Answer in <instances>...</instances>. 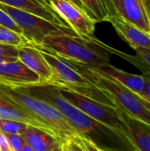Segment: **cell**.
<instances>
[{
  "label": "cell",
  "mask_w": 150,
  "mask_h": 151,
  "mask_svg": "<svg viewBox=\"0 0 150 151\" xmlns=\"http://www.w3.org/2000/svg\"><path fill=\"white\" fill-rule=\"evenodd\" d=\"M134 50L136 52V56H132L115 49L113 50V54L132 63L141 71L142 74H150V50L146 48H137L134 49Z\"/></svg>",
  "instance_id": "ac0fdd59"
},
{
  "label": "cell",
  "mask_w": 150,
  "mask_h": 151,
  "mask_svg": "<svg viewBox=\"0 0 150 151\" xmlns=\"http://www.w3.org/2000/svg\"><path fill=\"white\" fill-rule=\"evenodd\" d=\"M0 96L17 104L35 119L50 127L63 145L72 142L80 147L82 137L52 105L31 96L20 88H13L0 85Z\"/></svg>",
  "instance_id": "3957f363"
},
{
  "label": "cell",
  "mask_w": 150,
  "mask_h": 151,
  "mask_svg": "<svg viewBox=\"0 0 150 151\" xmlns=\"http://www.w3.org/2000/svg\"><path fill=\"white\" fill-rule=\"evenodd\" d=\"M39 76L20 60L0 63V85L13 88L41 85Z\"/></svg>",
  "instance_id": "9c48e42d"
},
{
  "label": "cell",
  "mask_w": 150,
  "mask_h": 151,
  "mask_svg": "<svg viewBox=\"0 0 150 151\" xmlns=\"http://www.w3.org/2000/svg\"><path fill=\"white\" fill-rule=\"evenodd\" d=\"M0 25L5 27L8 29H11L19 35H22L21 29L19 27V26L12 20V19L0 8Z\"/></svg>",
  "instance_id": "7402d4cb"
},
{
  "label": "cell",
  "mask_w": 150,
  "mask_h": 151,
  "mask_svg": "<svg viewBox=\"0 0 150 151\" xmlns=\"http://www.w3.org/2000/svg\"><path fill=\"white\" fill-rule=\"evenodd\" d=\"M7 148H10V147H9V143L6 139V136L4 134L0 132V149H7Z\"/></svg>",
  "instance_id": "f546056e"
},
{
  "label": "cell",
  "mask_w": 150,
  "mask_h": 151,
  "mask_svg": "<svg viewBox=\"0 0 150 151\" xmlns=\"http://www.w3.org/2000/svg\"><path fill=\"white\" fill-rule=\"evenodd\" d=\"M105 21L110 22L118 35L133 50L146 48L150 50V35L118 15H109Z\"/></svg>",
  "instance_id": "8fae6325"
},
{
  "label": "cell",
  "mask_w": 150,
  "mask_h": 151,
  "mask_svg": "<svg viewBox=\"0 0 150 151\" xmlns=\"http://www.w3.org/2000/svg\"><path fill=\"white\" fill-rule=\"evenodd\" d=\"M18 59L17 58H8V57H0V63L4 62H8V61H12Z\"/></svg>",
  "instance_id": "4dcf8cb0"
},
{
  "label": "cell",
  "mask_w": 150,
  "mask_h": 151,
  "mask_svg": "<svg viewBox=\"0 0 150 151\" xmlns=\"http://www.w3.org/2000/svg\"><path fill=\"white\" fill-rule=\"evenodd\" d=\"M83 5L92 14L96 22L105 21L109 16L102 0H80Z\"/></svg>",
  "instance_id": "d6986e66"
},
{
  "label": "cell",
  "mask_w": 150,
  "mask_h": 151,
  "mask_svg": "<svg viewBox=\"0 0 150 151\" xmlns=\"http://www.w3.org/2000/svg\"><path fill=\"white\" fill-rule=\"evenodd\" d=\"M21 136L25 143L34 151H51L63 146L57 137L52 134L32 126H28Z\"/></svg>",
  "instance_id": "e0dca14e"
},
{
  "label": "cell",
  "mask_w": 150,
  "mask_h": 151,
  "mask_svg": "<svg viewBox=\"0 0 150 151\" xmlns=\"http://www.w3.org/2000/svg\"><path fill=\"white\" fill-rule=\"evenodd\" d=\"M144 2V4H145V7H146V10L148 12V14L150 18V0H143Z\"/></svg>",
  "instance_id": "1f68e13d"
},
{
  "label": "cell",
  "mask_w": 150,
  "mask_h": 151,
  "mask_svg": "<svg viewBox=\"0 0 150 151\" xmlns=\"http://www.w3.org/2000/svg\"><path fill=\"white\" fill-rule=\"evenodd\" d=\"M18 59L39 76L41 85L50 83L52 78V71L42 52L36 47L30 43L20 46L19 48Z\"/></svg>",
  "instance_id": "4fadbf2b"
},
{
  "label": "cell",
  "mask_w": 150,
  "mask_h": 151,
  "mask_svg": "<svg viewBox=\"0 0 150 151\" xmlns=\"http://www.w3.org/2000/svg\"><path fill=\"white\" fill-rule=\"evenodd\" d=\"M0 42L7 43L15 46H23L27 45L29 42L24 38L22 35H19L11 29L6 28L4 26L0 25Z\"/></svg>",
  "instance_id": "ffe728a7"
},
{
  "label": "cell",
  "mask_w": 150,
  "mask_h": 151,
  "mask_svg": "<svg viewBox=\"0 0 150 151\" xmlns=\"http://www.w3.org/2000/svg\"><path fill=\"white\" fill-rule=\"evenodd\" d=\"M9 143V147L12 151H21L25 142L19 134H5Z\"/></svg>",
  "instance_id": "603a6c76"
},
{
  "label": "cell",
  "mask_w": 150,
  "mask_h": 151,
  "mask_svg": "<svg viewBox=\"0 0 150 151\" xmlns=\"http://www.w3.org/2000/svg\"><path fill=\"white\" fill-rule=\"evenodd\" d=\"M21 151H34L31 147H29L27 143H25L24 144V146H23V148H22V150Z\"/></svg>",
  "instance_id": "d6a6232c"
},
{
  "label": "cell",
  "mask_w": 150,
  "mask_h": 151,
  "mask_svg": "<svg viewBox=\"0 0 150 151\" xmlns=\"http://www.w3.org/2000/svg\"><path fill=\"white\" fill-rule=\"evenodd\" d=\"M19 48V46L0 42V57H8V58H18Z\"/></svg>",
  "instance_id": "cb8c5ba5"
},
{
  "label": "cell",
  "mask_w": 150,
  "mask_h": 151,
  "mask_svg": "<svg viewBox=\"0 0 150 151\" xmlns=\"http://www.w3.org/2000/svg\"><path fill=\"white\" fill-rule=\"evenodd\" d=\"M34 47L42 52L52 71V78L47 85L68 89L100 103L117 107L114 101L106 92L84 77L69 61L40 46Z\"/></svg>",
  "instance_id": "277c9868"
},
{
  "label": "cell",
  "mask_w": 150,
  "mask_h": 151,
  "mask_svg": "<svg viewBox=\"0 0 150 151\" xmlns=\"http://www.w3.org/2000/svg\"><path fill=\"white\" fill-rule=\"evenodd\" d=\"M0 119H6V120H14L19 121L28 126H32L34 127L41 128L46 132H49L57 137L56 134L47 126L43 125L37 119H35L33 116L28 114L23 108H21L17 104L13 103L10 99L0 96ZM59 140V138L57 137ZM60 141V140H59ZM61 142V141H60ZM62 143V142H61Z\"/></svg>",
  "instance_id": "9a60e30c"
},
{
  "label": "cell",
  "mask_w": 150,
  "mask_h": 151,
  "mask_svg": "<svg viewBox=\"0 0 150 151\" xmlns=\"http://www.w3.org/2000/svg\"><path fill=\"white\" fill-rule=\"evenodd\" d=\"M20 88L56 108L81 137L88 140L101 150L104 151H138L122 132L92 119L72 105L62 96L57 87L37 85Z\"/></svg>",
  "instance_id": "6da1fadb"
},
{
  "label": "cell",
  "mask_w": 150,
  "mask_h": 151,
  "mask_svg": "<svg viewBox=\"0 0 150 151\" xmlns=\"http://www.w3.org/2000/svg\"><path fill=\"white\" fill-rule=\"evenodd\" d=\"M80 148L83 151H104L103 150H101L100 148H98L97 146H95L94 143H92L88 140L83 138V137L81 139V142H80Z\"/></svg>",
  "instance_id": "484cf974"
},
{
  "label": "cell",
  "mask_w": 150,
  "mask_h": 151,
  "mask_svg": "<svg viewBox=\"0 0 150 151\" xmlns=\"http://www.w3.org/2000/svg\"><path fill=\"white\" fill-rule=\"evenodd\" d=\"M51 53L88 66H102L110 63L114 49L94 36L75 33H61L46 36L40 46Z\"/></svg>",
  "instance_id": "7a4b0ae2"
},
{
  "label": "cell",
  "mask_w": 150,
  "mask_h": 151,
  "mask_svg": "<svg viewBox=\"0 0 150 151\" xmlns=\"http://www.w3.org/2000/svg\"><path fill=\"white\" fill-rule=\"evenodd\" d=\"M92 71L103 77L114 80L137 95H141L144 89L145 80L143 75H137L120 70L111 64L102 66H89Z\"/></svg>",
  "instance_id": "5bb4252c"
},
{
  "label": "cell",
  "mask_w": 150,
  "mask_h": 151,
  "mask_svg": "<svg viewBox=\"0 0 150 151\" xmlns=\"http://www.w3.org/2000/svg\"><path fill=\"white\" fill-rule=\"evenodd\" d=\"M67 1H69L70 3H72L73 5H75L77 8H79L81 12H83L85 14H87L88 16H89L91 19H94V18H93V16H92V14L88 12V10L83 5V4L81 3V1L80 0H67Z\"/></svg>",
  "instance_id": "4316f807"
},
{
  "label": "cell",
  "mask_w": 150,
  "mask_h": 151,
  "mask_svg": "<svg viewBox=\"0 0 150 151\" xmlns=\"http://www.w3.org/2000/svg\"><path fill=\"white\" fill-rule=\"evenodd\" d=\"M142 98V97H141ZM144 100V102H145V104L147 105V107L149 108L150 110V102H149V101H147V100H145V99H143Z\"/></svg>",
  "instance_id": "e575fe53"
},
{
  "label": "cell",
  "mask_w": 150,
  "mask_h": 151,
  "mask_svg": "<svg viewBox=\"0 0 150 151\" xmlns=\"http://www.w3.org/2000/svg\"><path fill=\"white\" fill-rule=\"evenodd\" d=\"M121 115L123 119L121 132L138 151H150V125L128 115L123 111H121Z\"/></svg>",
  "instance_id": "7c38bea8"
},
{
  "label": "cell",
  "mask_w": 150,
  "mask_h": 151,
  "mask_svg": "<svg viewBox=\"0 0 150 151\" xmlns=\"http://www.w3.org/2000/svg\"><path fill=\"white\" fill-rule=\"evenodd\" d=\"M149 35H150V31H149Z\"/></svg>",
  "instance_id": "8d00e7d4"
},
{
  "label": "cell",
  "mask_w": 150,
  "mask_h": 151,
  "mask_svg": "<svg viewBox=\"0 0 150 151\" xmlns=\"http://www.w3.org/2000/svg\"><path fill=\"white\" fill-rule=\"evenodd\" d=\"M107 12L109 15H115V11L113 9V6H112V0H102Z\"/></svg>",
  "instance_id": "f1b7e54d"
},
{
  "label": "cell",
  "mask_w": 150,
  "mask_h": 151,
  "mask_svg": "<svg viewBox=\"0 0 150 151\" xmlns=\"http://www.w3.org/2000/svg\"><path fill=\"white\" fill-rule=\"evenodd\" d=\"M28 125L14 121L0 119V132L4 134H19L21 135L27 128Z\"/></svg>",
  "instance_id": "44dd1931"
},
{
  "label": "cell",
  "mask_w": 150,
  "mask_h": 151,
  "mask_svg": "<svg viewBox=\"0 0 150 151\" xmlns=\"http://www.w3.org/2000/svg\"><path fill=\"white\" fill-rule=\"evenodd\" d=\"M0 151H12L11 150V148H7V149H0Z\"/></svg>",
  "instance_id": "d590c367"
},
{
  "label": "cell",
  "mask_w": 150,
  "mask_h": 151,
  "mask_svg": "<svg viewBox=\"0 0 150 151\" xmlns=\"http://www.w3.org/2000/svg\"><path fill=\"white\" fill-rule=\"evenodd\" d=\"M0 8L12 19V20L21 29L24 38L34 46H41L44 38L50 35L74 33L68 27L56 25L40 16L8 6L1 3Z\"/></svg>",
  "instance_id": "8992f818"
},
{
  "label": "cell",
  "mask_w": 150,
  "mask_h": 151,
  "mask_svg": "<svg viewBox=\"0 0 150 151\" xmlns=\"http://www.w3.org/2000/svg\"><path fill=\"white\" fill-rule=\"evenodd\" d=\"M56 13L78 35L93 36L96 21L67 0H49Z\"/></svg>",
  "instance_id": "ba28073f"
},
{
  "label": "cell",
  "mask_w": 150,
  "mask_h": 151,
  "mask_svg": "<svg viewBox=\"0 0 150 151\" xmlns=\"http://www.w3.org/2000/svg\"><path fill=\"white\" fill-rule=\"evenodd\" d=\"M69 62L88 81L106 92L116 106L128 115L150 125V110L139 95L118 81L97 74L88 65L69 60Z\"/></svg>",
  "instance_id": "5b68a950"
},
{
  "label": "cell",
  "mask_w": 150,
  "mask_h": 151,
  "mask_svg": "<svg viewBox=\"0 0 150 151\" xmlns=\"http://www.w3.org/2000/svg\"><path fill=\"white\" fill-rule=\"evenodd\" d=\"M116 15L149 33L150 18L143 0H112Z\"/></svg>",
  "instance_id": "30bf717a"
},
{
  "label": "cell",
  "mask_w": 150,
  "mask_h": 151,
  "mask_svg": "<svg viewBox=\"0 0 150 151\" xmlns=\"http://www.w3.org/2000/svg\"><path fill=\"white\" fill-rule=\"evenodd\" d=\"M0 3L27 12L35 14L56 25L70 28L51 7L45 6L37 0H0Z\"/></svg>",
  "instance_id": "2e32d148"
},
{
  "label": "cell",
  "mask_w": 150,
  "mask_h": 151,
  "mask_svg": "<svg viewBox=\"0 0 150 151\" xmlns=\"http://www.w3.org/2000/svg\"><path fill=\"white\" fill-rule=\"evenodd\" d=\"M58 89L62 96L67 102L81 111L83 113L108 127L121 132L123 127V119L121 111L118 107H113L100 103L68 89Z\"/></svg>",
  "instance_id": "52a82bcc"
},
{
  "label": "cell",
  "mask_w": 150,
  "mask_h": 151,
  "mask_svg": "<svg viewBox=\"0 0 150 151\" xmlns=\"http://www.w3.org/2000/svg\"><path fill=\"white\" fill-rule=\"evenodd\" d=\"M51 151H64L63 150V146H60V147H57V148H56V149H54L53 150Z\"/></svg>",
  "instance_id": "836d02e7"
},
{
  "label": "cell",
  "mask_w": 150,
  "mask_h": 151,
  "mask_svg": "<svg viewBox=\"0 0 150 151\" xmlns=\"http://www.w3.org/2000/svg\"><path fill=\"white\" fill-rule=\"evenodd\" d=\"M64 151H83L76 143L74 142H67L63 145Z\"/></svg>",
  "instance_id": "83f0119b"
},
{
  "label": "cell",
  "mask_w": 150,
  "mask_h": 151,
  "mask_svg": "<svg viewBox=\"0 0 150 151\" xmlns=\"http://www.w3.org/2000/svg\"><path fill=\"white\" fill-rule=\"evenodd\" d=\"M145 80V86L142 93L139 95L143 99L150 102V74H142Z\"/></svg>",
  "instance_id": "d4e9b609"
}]
</instances>
